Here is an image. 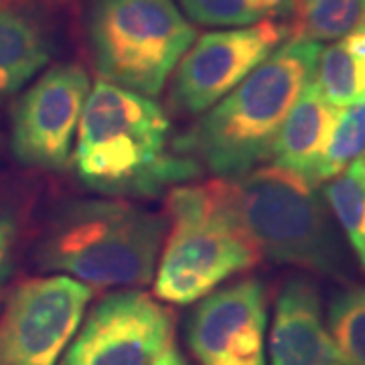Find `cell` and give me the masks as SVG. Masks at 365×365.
Here are the masks:
<instances>
[{
  "instance_id": "6",
  "label": "cell",
  "mask_w": 365,
  "mask_h": 365,
  "mask_svg": "<svg viewBox=\"0 0 365 365\" xmlns=\"http://www.w3.org/2000/svg\"><path fill=\"white\" fill-rule=\"evenodd\" d=\"M88 41L100 78L155 98L197 33L173 0H90Z\"/></svg>"
},
{
  "instance_id": "17",
  "label": "cell",
  "mask_w": 365,
  "mask_h": 365,
  "mask_svg": "<svg viewBox=\"0 0 365 365\" xmlns=\"http://www.w3.org/2000/svg\"><path fill=\"white\" fill-rule=\"evenodd\" d=\"M325 201L347 234L355 254L365 248V167L357 158L325 187Z\"/></svg>"
},
{
  "instance_id": "16",
  "label": "cell",
  "mask_w": 365,
  "mask_h": 365,
  "mask_svg": "<svg viewBox=\"0 0 365 365\" xmlns=\"http://www.w3.org/2000/svg\"><path fill=\"white\" fill-rule=\"evenodd\" d=\"M314 86L337 108L365 102V59L343 43L321 49L313 76Z\"/></svg>"
},
{
  "instance_id": "12",
  "label": "cell",
  "mask_w": 365,
  "mask_h": 365,
  "mask_svg": "<svg viewBox=\"0 0 365 365\" xmlns=\"http://www.w3.org/2000/svg\"><path fill=\"white\" fill-rule=\"evenodd\" d=\"M345 364L323 321L319 288L297 276L282 287L274 304L270 365Z\"/></svg>"
},
{
  "instance_id": "13",
  "label": "cell",
  "mask_w": 365,
  "mask_h": 365,
  "mask_svg": "<svg viewBox=\"0 0 365 365\" xmlns=\"http://www.w3.org/2000/svg\"><path fill=\"white\" fill-rule=\"evenodd\" d=\"M339 116L341 108L331 104L311 79L276 136L274 165L297 170L317 185V169L325 157Z\"/></svg>"
},
{
  "instance_id": "26",
  "label": "cell",
  "mask_w": 365,
  "mask_h": 365,
  "mask_svg": "<svg viewBox=\"0 0 365 365\" xmlns=\"http://www.w3.org/2000/svg\"><path fill=\"white\" fill-rule=\"evenodd\" d=\"M331 365H345V364H331Z\"/></svg>"
},
{
  "instance_id": "18",
  "label": "cell",
  "mask_w": 365,
  "mask_h": 365,
  "mask_svg": "<svg viewBox=\"0 0 365 365\" xmlns=\"http://www.w3.org/2000/svg\"><path fill=\"white\" fill-rule=\"evenodd\" d=\"M327 329L345 365H365V288H345L333 297Z\"/></svg>"
},
{
  "instance_id": "9",
  "label": "cell",
  "mask_w": 365,
  "mask_h": 365,
  "mask_svg": "<svg viewBox=\"0 0 365 365\" xmlns=\"http://www.w3.org/2000/svg\"><path fill=\"white\" fill-rule=\"evenodd\" d=\"M90 93V76L78 63L47 69L16 102L13 155L25 167L66 170L71 165L79 118Z\"/></svg>"
},
{
  "instance_id": "3",
  "label": "cell",
  "mask_w": 365,
  "mask_h": 365,
  "mask_svg": "<svg viewBox=\"0 0 365 365\" xmlns=\"http://www.w3.org/2000/svg\"><path fill=\"white\" fill-rule=\"evenodd\" d=\"M167 209L170 230L153 278L158 300L193 304L262 260L242 220L235 179L181 182L170 189Z\"/></svg>"
},
{
  "instance_id": "22",
  "label": "cell",
  "mask_w": 365,
  "mask_h": 365,
  "mask_svg": "<svg viewBox=\"0 0 365 365\" xmlns=\"http://www.w3.org/2000/svg\"><path fill=\"white\" fill-rule=\"evenodd\" d=\"M150 365H189L187 364V359L182 357V353L179 351V347L175 345V341L167 345L163 351L158 353L157 357H155V361Z\"/></svg>"
},
{
  "instance_id": "15",
  "label": "cell",
  "mask_w": 365,
  "mask_h": 365,
  "mask_svg": "<svg viewBox=\"0 0 365 365\" xmlns=\"http://www.w3.org/2000/svg\"><path fill=\"white\" fill-rule=\"evenodd\" d=\"M288 41L345 39L364 25L365 0H292Z\"/></svg>"
},
{
  "instance_id": "7",
  "label": "cell",
  "mask_w": 365,
  "mask_h": 365,
  "mask_svg": "<svg viewBox=\"0 0 365 365\" xmlns=\"http://www.w3.org/2000/svg\"><path fill=\"white\" fill-rule=\"evenodd\" d=\"M93 288L66 274L21 282L0 313V365H57Z\"/></svg>"
},
{
  "instance_id": "8",
  "label": "cell",
  "mask_w": 365,
  "mask_h": 365,
  "mask_svg": "<svg viewBox=\"0 0 365 365\" xmlns=\"http://www.w3.org/2000/svg\"><path fill=\"white\" fill-rule=\"evenodd\" d=\"M175 341V314L143 290L98 300L57 365H150Z\"/></svg>"
},
{
  "instance_id": "25",
  "label": "cell",
  "mask_w": 365,
  "mask_h": 365,
  "mask_svg": "<svg viewBox=\"0 0 365 365\" xmlns=\"http://www.w3.org/2000/svg\"><path fill=\"white\" fill-rule=\"evenodd\" d=\"M361 160H364V167H365V150H364V158H361Z\"/></svg>"
},
{
  "instance_id": "24",
  "label": "cell",
  "mask_w": 365,
  "mask_h": 365,
  "mask_svg": "<svg viewBox=\"0 0 365 365\" xmlns=\"http://www.w3.org/2000/svg\"><path fill=\"white\" fill-rule=\"evenodd\" d=\"M357 258H359V262H361V268H364V270H365V248L361 250L359 254H357Z\"/></svg>"
},
{
  "instance_id": "20",
  "label": "cell",
  "mask_w": 365,
  "mask_h": 365,
  "mask_svg": "<svg viewBox=\"0 0 365 365\" xmlns=\"http://www.w3.org/2000/svg\"><path fill=\"white\" fill-rule=\"evenodd\" d=\"M365 150V102L341 110L339 122L335 126L333 138L329 143L325 157L317 169V185L333 179Z\"/></svg>"
},
{
  "instance_id": "11",
  "label": "cell",
  "mask_w": 365,
  "mask_h": 365,
  "mask_svg": "<svg viewBox=\"0 0 365 365\" xmlns=\"http://www.w3.org/2000/svg\"><path fill=\"white\" fill-rule=\"evenodd\" d=\"M266 287L258 278L213 290L187 321V345L199 365H266Z\"/></svg>"
},
{
  "instance_id": "1",
  "label": "cell",
  "mask_w": 365,
  "mask_h": 365,
  "mask_svg": "<svg viewBox=\"0 0 365 365\" xmlns=\"http://www.w3.org/2000/svg\"><path fill=\"white\" fill-rule=\"evenodd\" d=\"M169 118L157 102L98 79L79 118L71 165L102 195H157L199 173L193 158L169 153Z\"/></svg>"
},
{
  "instance_id": "23",
  "label": "cell",
  "mask_w": 365,
  "mask_h": 365,
  "mask_svg": "<svg viewBox=\"0 0 365 365\" xmlns=\"http://www.w3.org/2000/svg\"><path fill=\"white\" fill-rule=\"evenodd\" d=\"M341 43L345 45V49H347V51H351L353 55L364 57L365 59V21H364V25L359 26L357 31H353L351 35H347V37L341 41Z\"/></svg>"
},
{
  "instance_id": "2",
  "label": "cell",
  "mask_w": 365,
  "mask_h": 365,
  "mask_svg": "<svg viewBox=\"0 0 365 365\" xmlns=\"http://www.w3.org/2000/svg\"><path fill=\"white\" fill-rule=\"evenodd\" d=\"M321 43L288 41L274 49L240 86L209 108L185 150L217 177L240 179L272 157L276 136L313 79Z\"/></svg>"
},
{
  "instance_id": "5",
  "label": "cell",
  "mask_w": 365,
  "mask_h": 365,
  "mask_svg": "<svg viewBox=\"0 0 365 365\" xmlns=\"http://www.w3.org/2000/svg\"><path fill=\"white\" fill-rule=\"evenodd\" d=\"M237 203L262 256L343 278L345 258L317 185L280 165L235 179Z\"/></svg>"
},
{
  "instance_id": "10",
  "label": "cell",
  "mask_w": 365,
  "mask_h": 365,
  "mask_svg": "<svg viewBox=\"0 0 365 365\" xmlns=\"http://www.w3.org/2000/svg\"><path fill=\"white\" fill-rule=\"evenodd\" d=\"M288 26L270 21L215 31L195 41L175 67L173 100L187 114H205L282 45Z\"/></svg>"
},
{
  "instance_id": "14",
  "label": "cell",
  "mask_w": 365,
  "mask_h": 365,
  "mask_svg": "<svg viewBox=\"0 0 365 365\" xmlns=\"http://www.w3.org/2000/svg\"><path fill=\"white\" fill-rule=\"evenodd\" d=\"M51 59V43L33 14L0 0V100L23 90Z\"/></svg>"
},
{
  "instance_id": "4",
  "label": "cell",
  "mask_w": 365,
  "mask_h": 365,
  "mask_svg": "<svg viewBox=\"0 0 365 365\" xmlns=\"http://www.w3.org/2000/svg\"><path fill=\"white\" fill-rule=\"evenodd\" d=\"M167 222L128 201H69L51 222L37 260L91 288L146 287L157 272Z\"/></svg>"
},
{
  "instance_id": "19",
  "label": "cell",
  "mask_w": 365,
  "mask_h": 365,
  "mask_svg": "<svg viewBox=\"0 0 365 365\" xmlns=\"http://www.w3.org/2000/svg\"><path fill=\"white\" fill-rule=\"evenodd\" d=\"M199 25L248 26L290 13L292 0H179Z\"/></svg>"
},
{
  "instance_id": "21",
  "label": "cell",
  "mask_w": 365,
  "mask_h": 365,
  "mask_svg": "<svg viewBox=\"0 0 365 365\" xmlns=\"http://www.w3.org/2000/svg\"><path fill=\"white\" fill-rule=\"evenodd\" d=\"M14 240H16V222L11 213L0 209V287H2L4 274L9 270Z\"/></svg>"
}]
</instances>
